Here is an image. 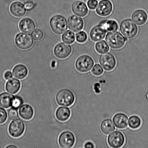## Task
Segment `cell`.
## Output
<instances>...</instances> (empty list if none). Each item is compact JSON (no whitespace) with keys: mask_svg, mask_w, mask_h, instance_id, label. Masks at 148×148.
I'll list each match as a JSON object with an SVG mask.
<instances>
[{"mask_svg":"<svg viewBox=\"0 0 148 148\" xmlns=\"http://www.w3.org/2000/svg\"><path fill=\"white\" fill-rule=\"evenodd\" d=\"M105 40L110 47L114 49L121 48L127 40L121 33L116 31L109 32L106 36Z\"/></svg>","mask_w":148,"mask_h":148,"instance_id":"6da1fadb","label":"cell"},{"mask_svg":"<svg viewBox=\"0 0 148 148\" xmlns=\"http://www.w3.org/2000/svg\"><path fill=\"white\" fill-rule=\"evenodd\" d=\"M120 29L126 38L132 39L137 36L138 28L136 24L130 19H126L121 22Z\"/></svg>","mask_w":148,"mask_h":148,"instance_id":"7a4b0ae2","label":"cell"},{"mask_svg":"<svg viewBox=\"0 0 148 148\" xmlns=\"http://www.w3.org/2000/svg\"><path fill=\"white\" fill-rule=\"evenodd\" d=\"M51 29L56 34L61 35L68 29L67 21L66 18L61 15L53 16L50 20Z\"/></svg>","mask_w":148,"mask_h":148,"instance_id":"3957f363","label":"cell"},{"mask_svg":"<svg viewBox=\"0 0 148 148\" xmlns=\"http://www.w3.org/2000/svg\"><path fill=\"white\" fill-rule=\"evenodd\" d=\"M75 96L73 92L69 89L60 90L57 93L56 96V102L59 105L69 107L74 103Z\"/></svg>","mask_w":148,"mask_h":148,"instance_id":"277c9868","label":"cell"},{"mask_svg":"<svg viewBox=\"0 0 148 148\" xmlns=\"http://www.w3.org/2000/svg\"><path fill=\"white\" fill-rule=\"evenodd\" d=\"M94 62L92 58L88 55H84L80 56L77 59L75 67L77 70L81 73H86L91 70Z\"/></svg>","mask_w":148,"mask_h":148,"instance_id":"5b68a950","label":"cell"},{"mask_svg":"<svg viewBox=\"0 0 148 148\" xmlns=\"http://www.w3.org/2000/svg\"><path fill=\"white\" fill-rule=\"evenodd\" d=\"M25 130L24 122L20 119H15L13 120L8 127V132L12 137L17 138L22 135Z\"/></svg>","mask_w":148,"mask_h":148,"instance_id":"8992f818","label":"cell"},{"mask_svg":"<svg viewBox=\"0 0 148 148\" xmlns=\"http://www.w3.org/2000/svg\"><path fill=\"white\" fill-rule=\"evenodd\" d=\"M14 41L17 47L23 50L30 49L34 43L32 37L29 34L24 33L17 34L16 36Z\"/></svg>","mask_w":148,"mask_h":148,"instance_id":"52a82bcc","label":"cell"},{"mask_svg":"<svg viewBox=\"0 0 148 148\" xmlns=\"http://www.w3.org/2000/svg\"><path fill=\"white\" fill-rule=\"evenodd\" d=\"M100 64L106 71H110L115 67L116 61L115 57L111 53H106L100 56Z\"/></svg>","mask_w":148,"mask_h":148,"instance_id":"ba28073f","label":"cell"},{"mask_svg":"<svg viewBox=\"0 0 148 148\" xmlns=\"http://www.w3.org/2000/svg\"><path fill=\"white\" fill-rule=\"evenodd\" d=\"M75 136L73 133L69 131L63 132L59 137V144L62 148H71L75 144Z\"/></svg>","mask_w":148,"mask_h":148,"instance_id":"9c48e42d","label":"cell"},{"mask_svg":"<svg viewBox=\"0 0 148 148\" xmlns=\"http://www.w3.org/2000/svg\"><path fill=\"white\" fill-rule=\"evenodd\" d=\"M71 46L64 43H60L55 46L53 53L58 58L64 59L69 57L71 53Z\"/></svg>","mask_w":148,"mask_h":148,"instance_id":"30bf717a","label":"cell"},{"mask_svg":"<svg viewBox=\"0 0 148 148\" xmlns=\"http://www.w3.org/2000/svg\"><path fill=\"white\" fill-rule=\"evenodd\" d=\"M125 140L124 135L122 133L120 132L115 131L109 136L107 141L110 147L117 148L121 147L124 145Z\"/></svg>","mask_w":148,"mask_h":148,"instance_id":"8fae6325","label":"cell"},{"mask_svg":"<svg viewBox=\"0 0 148 148\" xmlns=\"http://www.w3.org/2000/svg\"><path fill=\"white\" fill-rule=\"evenodd\" d=\"M113 9V4L111 1L110 0H101L96 7V12L101 16L106 17L111 14Z\"/></svg>","mask_w":148,"mask_h":148,"instance_id":"7c38bea8","label":"cell"},{"mask_svg":"<svg viewBox=\"0 0 148 148\" xmlns=\"http://www.w3.org/2000/svg\"><path fill=\"white\" fill-rule=\"evenodd\" d=\"M68 24L69 29L75 32L82 30L84 27L83 19L75 15L71 16L68 18Z\"/></svg>","mask_w":148,"mask_h":148,"instance_id":"4fadbf2b","label":"cell"},{"mask_svg":"<svg viewBox=\"0 0 148 148\" xmlns=\"http://www.w3.org/2000/svg\"><path fill=\"white\" fill-rule=\"evenodd\" d=\"M107 32L103 26L100 24L94 26L90 31V36L94 42H98L103 40Z\"/></svg>","mask_w":148,"mask_h":148,"instance_id":"5bb4252c","label":"cell"},{"mask_svg":"<svg viewBox=\"0 0 148 148\" xmlns=\"http://www.w3.org/2000/svg\"><path fill=\"white\" fill-rule=\"evenodd\" d=\"M72 12L75 15L81 17H85L88 14V7L85 3L81 1H76L72 5Z\"/></svg>","mask_w":148,"mask_h":148,"instance_id":"9a60e30c","label":"cell"},{"mask_svg":"<svg viewBox=\"0 0 148 148\" xmlns=\"http://www.w3.org/2000/svg\"><path fill=\"white\" fill-rule=\"evenodd\" d=\"M20 29L23 33L30 34L36 28V24L32 19L25 18L20 20L19 23Z\"/></svg>","mask_w":148,"mask_h":148,"instance_id":"2e32d148","label":"cell"},{"mask_svg":"<svg viewBox=\"0 0 148 148\" xmlns=\"http://www.w3.org/2000/svg\"><path fill=\"white\" fill-rule=\"evenodd\" d=\"M132 19L134 22L138 25L145 24L148 20V15L144 10L138 9L136 10L132 15Z\"/></svg>","mask_w":148,"mask_h":148,"instance_id":"e0dca14e","label":"cell"},{"mask_svg":"<svg viewBox=\"0 0 148 148\" xmlns=\"http://www.w3.org/2000/svg\"><path fill=\"white\" fill-rule=\"evenodd\" d=\"M113 121L116 127L118 129H124L128 125V117L123 113L116 114L113 117Z\"/></svg>","mask_w":148,"mask_h":148,"instance_id":"ac0fdd59","label":"cell"},{"mask_svg":"<svg viewBox=\"0 0 148 148\" xmlns=\"http://www.w3.org/2000/svg\"><path fill=\"white\" fill-rule=\"evenodd\" d=\"M10 11L13 16L17 17H22L26 12L24 4L19 1H15L12 3L10 6Z\"/></svg>","mask_w":148,"mask_h":148,"instance_id":"d6986e66","label":"cell"},{"mask_svg":"<svg viewBox=\"0 0 148 148\" xmlns=\"http://www.w3.org/2000/svg\"><path fill=\"white\" fill-rule=\"evenodd\" d=\"M19 114L21 118L25 120L31 119L34 115V110L31 106L24 104L20 107Z\"/></svg>","mask_w":148,"mask_h":148,"instance_id":"ffe728a7","label":"cell"},{"mask_svg":"<svg viewBox=\"0 0 148 148\" xmlns=\"http://www.w3.org/2000/svg\"><path fill=\"white\" fill-rule=\"evenodd\" d=\"M21 88V83L18 79L13 78L6 83V90L11 94H15L18 92Z\"/></svg>","mask_w":148,"mask_h":148,"instance_id":"44dd1931","label":"cell"},{"mask_svg":"<svg viewBox=\"0 0 148 148\" xmlns=\"http://www.w3.org/2000/svg\"><path fill=\"white\" fill-rule=\"evenodd\" d=\"M14 97L7 92L1 93L0 94V107L6 109L12 107Z\"/></svg>","mask_w":148,"mask_h":148,"instance_id":"7402d4cb","label":"cell"},{"mask_svg":"<svg viewBox=\"0 0 148 148\" xmlns=\"http://www.w3.org/2000/svg\"><path fill=\"white\" fill-rule=\"evenodd\" d=\"M28 71L27 68L24 65L20 64L16 65L12 70L14 76L17 79H23L27 76Z\"/></svg>","mask_w":148,"mask_h":148,"instance_id":"603a6c76","label":"cell"},{"mask_svg":"<svg viewBox=\"0 0 148 148\" xmlns=\"http://www.w3.org/2000/svg\"><path fill=\"white\" fill-rule=\"evenodd\" d=\"M71 115L70 110L68 107H60L56 110V118L59 121L64 122L67 121Z\"/></svg>","mask_w":148,"mask_h":148,"instance_id":"cb8c5ba5","label":"cell"},{"mask_svg":"<svg viewBox=\"0 0 148 148\" xmlns=\"http://www.w3.org/2000/svg\"><path fill=\"white\" fill-rule=\"evenodd\" d=\"M101 130L104 134L108 135L114 131L115 127L112 121L108 119L103 120L101 123Z\"/></svg>","mask_w":148,"mask_h":148,"instance_id":"d4e9b609","label":"cell"},{"mask_svg":"<svg viewBox=\"0 0 148 148\" xmlns=\"http://www.w3.org/2000/svg\"><path fill=\"white\" fill-rule=\"evenodd\" d=\"M99 24L103 26L107 32L116 31L118 29V23L114 20H103Z\"/></svg>","mask_w":148,"mask_h":148,"instance_id":"484cf974","label":"cell"},{"mask_svg":"<svg viewBox=\"0 0 148 148\" xmlns=\"http://www.w3.org/2000/svg\"><path fill=\"white\" fill-rule=\"evenodd\" d=\"M95 49L98 53L103 54L108 53L109 51L110 47L105 40H102L96 43Z\"/></svg>","mask_w":148,"mask_h":148,"instance_id":"4316f807","label":"cell"},{"mask_svg":"<svg viewBox=\"0 0 148 148\" xmlns=\"http://www.w3.org/2000/svg\"><path fill=\"white\" fill-rule=\"evenodd\" d=\"M62 40L64 42L69 44H72L75 40V33L69 30H68L64 33L62 36Z\"/></svg>","mask_w":148,"mask_h":148,"instance_id":"83f0119b","label":"cell"},{"mask_svg":"<svg viewBox=\"0 0 148 148\" xmlns=\"http://www.w3.org/2000/svg\"><path fill=\"white\" fill-rule=\"evenodd\" d=\"M128 124L130 128L136 130L141 125V120L137 116H132L129 119Z\"/></svg>","mask_w":148,"mask_h":148,"instance_id":"f1b7e54d","label":"cell"},{"mask_svg":"<svg viewBox=\"0 0 148 148\" xmlns=\"http://www.w3.org/2000/svg\"><path fill=\"white\" fill-rule=\"evenodd\" d=\"M75 39L78 43H84L88 39V36L85 32L80 31L75 34Z\"/></svg>","mask_w":148,"mask_h":148,"instance_id":"f546056e","label":"cell"},{"mask_svg":"<svg viewBox=\"0 0 148 148\" xmlns=\"http://www.w3.org/2000/svg\"><path fill=\"white\" fill-rule=\"evenodd\" d=\"M31 36L32 38L36 41L41 40L43 37V32L40 29H36L32 32Z\"/></svg>","mask_w":148,"mask_h":148,"instance_id":"4dcf8cb0","label":"cell"},{"mask_svg":"<svg viewBox=\"0 0 148 148\" xmlns=\"http://www.w3.org/2000/svg\"><path fill=\"white\" fill-rule=\"evenodd\" d=\"M23 103V99L18 96H16L14 97V99L13 100L12 107L15 109L18 110L22 105Z\"/></svg>","mask_w":148,"mask_h":148,"instance_id":"1f68e13d","label":"cell"},{"mask_svg":"<svg viewBox=\"0 0 148 148\" xmlns=\"http://www.w3.org/2000/svg\"><path fill=\"white\" fill-rule=\"evenodd\" d=\"M91 72L96 76H99L103 74V69L99 64H97L93 66Z\"/></svg>","mask_w":148,"mask_h":148,"instance_id":"d6a6232c","label":"cell"},{"mask_svg":"<svg viewBox=\"0 0 148 148\" xmlns=\"http://www.w3.org/2000/svg\"><path fill=\"white\" fill-rule=\"evenodd\" d=\"M7 116L6 111L4 109L0 107V124L5 123L7 120Z\"/></svg>","mask_w":148,"mask_h":148,"instance_id":"836d02e7","label":"cell"},{"mask_svg":"<svg viewBox=\"0 0 148 148\" xmlns=\"http://www.w3.org/2000/svg\"><path fill=\"white\" fill-rule=\"evenodd\" d=\"M8 116L10 120H14L16 119L18 116L17 110L12 108L10 109L8 112Z\"/></svg>","mask_w":148,"mask_h":148,"instance_id":"e575fe53","label":"cell"},{"mask_svg":"<svg viewBox=\"0 0 148 148\" xmlns=\"http://www.w3.org/2000/svg\"><path fill=\"white\" fill-rule=\"evenodd\" d=\"M98 3L97 0H88L87 1V6L91 10L95 9Z\"/></svg>","mask_w":148,"mask_h":148,"instance_id":"d590c367","label":"cell"},{"mask_svg":"<svg viewBox=\"0 0 148 148\" xmlns=\"http://www.w3.org/2000/svg\"><path fill=\"white\" fill-rule=\"evenodd\" d=\"M25 8L27 11L32 10L35 7V4L32 1H28L25 3L24 4Z\"/></svg>","mask_w":148,"mask_h":148,"instance_id":"8d00e7d4","label":"cell"},{"mask_svg":"<svg viewBox=\"0 0 148 148\" xmlns=\"http://www.w3.org/2000/svg\"><path fill=\"white\" fill-rule=\"evenodd\" d=\"M4 78L5 79L9 80L12 78V75L11 72L10 71H7L4 74Z\"/></svg>","mask_w":148,"mask_h":148,"instance_id":"74e56055","label":"cell"},{"mask_svg":"<svg viewBox=\"0 0 148 148\" xmlns=\"http://www.w3.org/2000/svg\"><path fill=\"white\" fill-rule=\"evenodd\" d=\"M84 147L85 148H93L94 147V145L93 143L90 142H87L85 143Z\"/></svg>","mask_w":148,"mask_h":148,"instance_id":"f35d334b","label":"cell"},{"mask_svg":"<svg viewBox=\"0 0 148 148\" xmlns=\"http://www.w3.org/2000/svg\"><path fill=\"white\" fill-rule=\"evenodd\" d=\"M6 148H17L16 146L13 145H10L7 146L6 147Z\"/></svg>","mask_w":148,"mask_h":148,"instance_id":"ab89813d","label":"cell"},{"mask_svg":"<svg viewBox=\"0 0 148 148\" xmlns=\"http://www.w3.org/2000/svg\"><path fill=\"white\" fill-rule=\"evenodd\" d=\"M146 98L148 100V92L147 93V94H146Z\"/></svg>","mask_w":148,"mask_h":148,"instance_id":"60d3db41","label":"cell"}]
</instances>
